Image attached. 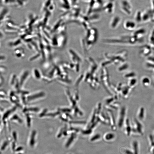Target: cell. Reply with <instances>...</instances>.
Returning <instances> with one entry per match:
<instances>
[{
  "mask_svg": "<svg viewBox=\"0 0 154 154\" xmlns=\"http://www.w3.org/2000/svg\"><path fill=\"white\" fill-rule=\"evenodd\" d=\"M144 133V126L142 122L136 117H135L133 120V125H132L131 134L137 136H142Z\"/></svg>",
  "mask_w": 154,
  "mask_h": 154,
  "instance_id": "1",
  "label": "cell"
},
{
  "mask_svg": "<svg viewBox=\"0 0 154 154\" xmlns=\"http://www.w3.org/2000/svg\"><path fill=\"white\" fill-rule=\"evenodd\" d=\"M127 109L125 106H122L120 109L118 116L117 126L119 129L122 128L126 119Z\"/></svg>",
  "mask_w": 154,
  "mask_h": 154,
  "instance_id": "2",
  "label": "cell"
},
{
  "mask_svg": "<svg viewBox=\"0 0 154 154\" xmlns=\"http://www.w3.org/2000/svg\"><path fill=\"white\" fill-rule=\"evenodd\" d=\"M125 134L128 137H129L131 134L132 125L131 124L130 120L127 118L124 123L123 127Z\"/></svg>",
  "mask_w": 154,
  "mask_h": 154,
  "instance_id": "3",
  "label": "cell"
},
{
  "mask_svg": "<svg viewBox=\"0 0 154 154\" xmlns=\"http://www.w3.org/2000/svg\"><path fill=\"white\" fill-rule=\"evenodd\" d=\"M145 108L143 106H141L138 110L136 118L142 122L145 118Z\"/></svg>",
  "mask_w": 154,
  "mask_h": 154,
  "instance_id": "4",
  "label": "cell"
},
{
  "mask_svg": "<svg viewBox=\"0 0 154 154\" xmlns=\"http://www.w3.org/2000/svg\"><path fill=\"white\" fill-rule=\"evenodd\" d=\"M45 96V93L42 92L35 93L27 97V101H31L42 98Z\"/></svg>",
  "mask_w": 154,
  "mask_h": 154,
  "instance_id": "5",
  "label": "cell"
},
{
  "mask_svg": "<svg viewBox=\"0 0 154 154\" xmlns=\"http://www.w3.org/2000/svg\"><path fill=\"white\" fill-rule=\"evenodd\" d=\"M131 89L128 86L122 88L121 94L125 99L127 98L130 94Z\"/></svg>",
  "mask_w": 154,
  "mask_h": 154,
  "instance_id": "6",
  "label": "cell"
},
{
  "mask_svg": "<svg viewBox=\"0 0 154 154\" xmlns=\"http://www.w3.org/2000/svg\"><path fill=\"white\" fill-rule=\"evenodd\" d=\"M131 149L135 154H139V145L138 141L136 140H133L131 143Z\"/></svg>",
  "mask_w": 154,
  "mask_h": 154,
  "instance_id": "7",
  "label": "cell"
},
{
  "mask_svg": "<svg viewBox=\"0 0 154 154\" xmlns=\"http://www.w3.org/2000/svg\"><path fill=\"white\" fill-rule=\"evenodd\" d=\"M141 82L142 85L145 87H148L151 84V80L148 77H144L141 80Z\"/></svg>",
  "mask_w": 154,
  "mask_h": 154,
  "instance_id": "8",
  "label": "cell"
},
{
  "mask_svg": "<svg viewBox=\"0 0 154 154\" xmlns=\"http://www.w3.org/2000/svg\"><path fill=\"white\" fill-rule=\"evenodd\" d=\"M137 83V80L135 78H132L129 80L128 86L131 89H132L135 87Z\"/></svg>",
  "mask_w": 154,
  "mask_h": 154,
  "instance_id": "9",
  "label": "cell"
},
{
  "mask_svg": "<svg viewBox=\"0 0 154 154\" xmlns=\"http://www.w3.org/2000/svg\"><path fill=\"white\" fill-rule=\"evenodd\" d=\"M14 109H12L7 110L3 115V119H5L6 118H7L8 116H9L11 113L14 111Z\"/></svg>",
  "mask_w": 154,
  "mask_h": 154,
  "instance_id": "10",
  "label": "cell"
},
{
  "mask_svg": "<svg viewBox=\"0 0 154 154\" xmlns=\"http://www.w3.org/2000/svg\"><path fill=\"white\" fill-rule=\"evenodd\" d=\"M39 110V109L37 108H30L25 109V112L26 111H32L37 112Z\"/></svg>",
  "mask_w": 154,
  "mask_h": 154,
  "instance_id": "11",
  "label": "cell"
},
{
  "mask_svg": "<svg viewBox=\"0 0 154 154\" xmlns=\"http://www.w3.org/2000/svg\"><path fill=\"white\" fill-rule=\"evenodd\" d=\"M12 119L13 120H17L19 121L20 123H21L22 122V121L21 119L19 117V116L17 115H15L12 117Z\"/></svg>",
  "mask_w": 154,
  "mask_h": 154,
  "instance_id": "12",
  "label": "cell"
},
{
  "mask_svg": "<svg viewBox=\"0 0 154 154\" xmlns=\"http://www.w3.org/2000/svg\"><path fill=\"white\" fill-rule=\"evenodd\" d=\"M153 138H154V135H153Z\"/></svg>",
  "mask_w": 154,
  "mask_h": 154,
  "instance_id": "13",
  "label": "cell"
}]
</instances>
